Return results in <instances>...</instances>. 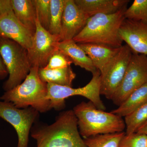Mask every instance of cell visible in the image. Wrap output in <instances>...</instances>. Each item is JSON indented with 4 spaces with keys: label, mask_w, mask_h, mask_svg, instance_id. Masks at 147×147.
Here are the masks:
<instances>
[{
    "label": "cell",
    "mask_w": 147,
    "mask_h": 147,
    "mask_svg": "<svg viewBox=\"0 0 147 147\" xmlns=\"http://www.w3.org/2000/svg\"><path fill=\"white\" fill-rule=\"evenodd\" d=\"M0 56L8 73V79L3 86L6 92L21 84L29 74L31 67L28 50L11 40L0 38Z\"/></svg>",
    "instance_id": "5"
},
{
    "label": "cell",
    "mask_w": 147,
    "mask_h": 147,
    "mask_svg": "<svg viewBox=\"0 0 147 147\" xmlns=\"http://www.w3.org/2000/svg\"><path fill=\"white\" fill-rule=\"evenodd\" d=\"M34 34L18 20L12 9L0 16V38L11 40L28 50L31 47Z\"/></svg>",
    "instance_id": "11"
},
{
    "label": "cell",
    "mask_w": 147,
    "mask_h": 147,
    "mask_svg": "<svg viewBox=\"0 0 147 147\" xmlns=\"http://www.w3.org/2000/svg\"><path fill=\"white\" fill-rule=\"evenodd\" d=\"M60 35L53 34L42 26L37 17L36 29L31 47L28 50L31 67L44 68L58 50Z\"/></svg>",
    "instance_id": "10"
},
{
    "label": "cell",
    "mask_w": 147,
    "mask_h": 147,
    "mask_svg": "<svg viewBox=\"0 0 147 147\" xmlns=\"http://www.w3.org/2000/svg\"><path fill=\"white\" fill-rule=\"evenodd\" d=\"M90 18L77 6L74 0H65L62 18L61 41L73 39L83 30Z\"/></svg>",
    "instance_id": "12"
},
{
    "label": "cell",
    "mask_w": 147,
    "mask_h": 147,
    "mask_svg": "<svg viewBox=\"0 0 147 147\" xmlns=\"http://www.w3.org/2000/svg\"><path fill=\"white\" fill-rule=\"evenodd\" d=\"M119 34L133 53L147 56V24L125 19Z\"/></svg>",
    "instance_id": "13"
},
{
    "label": "cell",
    "mask_w": 147,
    "mask_h": 147,
    "mask_svg": "<svg viewBox=\"0 0 147 147\" xmlns=\"http://www.w3.org/2000/svg\"><path fill=\"white\" fill-rule=\"evenodd\" d=\"M127 6L112 14H98L89 18L86 26L73 40L78 44L94 43L115 48L122 46L119 34L122 24L125 20Z\"/></svg>",
    "instance_id": "2"
},
{
    "label": "cell",
    "mask_w": 147,
    "mask_h": 147,
    "mask_svg": "<svg viewBox=\"0 0 147 147\" xmlns=\"http://www.w3.org/2000/svg\"><path fill=\"white\" fill-rule=\"evenodd\" d=\"M147 102V83L135 90L121 104L111 113L124 117Z\"/></svg>",
    "instance_id": "19"
},
{
    "label": "cell",
    "mask_w": 147,
    "mask_h": 147,
    "mask_svg": "<svg viewBox=\"0 0 147 147\" xmlns=\"http://www.w3.org/2000/svg\"><path fill=\"white\" fill-rule=\"evenodd\" d=\"M77 6L90 17L98 14L115 13L127 5L128 0H74Z\"/></svg>",
    "instance_id": "14"
},
{
    "label": "cell",
    "mask_w": 147,
    "mask_h": 147,
    "mask_svg": "<svg viewBox=\"0 0 147 147\" xmlns=\"http://www.w3.org/2000/svg\"><path fill=\"white\" fill-rule=\"evenodd\" d=\"M40 113L32 107L16 108L10 102L0 100V118L12 125L18 136L17 147H28L29 134L39 120Z\"/></svg>",
    "instance_id": "7"
},
{
    "label": "cell",
    "mask_w": 147,
    "mask_h": 147,
    "mask_svg": "<svg viewBox=\"0 0 147 147\" xmlns=\"http://www.w3.org/2000/svg\"><path fill=\"white\" fill-rule=\"evenodd\" d=\"M125 134V132L123 131L100 134L84 139L88 147H118L120 141Z\"/></svg>",
    "instance_id": "21"
},
{
    "label": "cell",
    "mask_w": 147,
    "mask_h": 147,
    "mask_svg": "<svg viewBox=\"0 0 147 147\" xmlns=\"http://www.w3.org/2000/svg\"><path fill=\"white\" fill-rule=\"evenodd\" d=\"M136 132L147 135V121L138 129Z\"/></svg>",
    "instance_id": "29"
},
{
    "label": "cell",
    "mask_w": 147,
    "mask_h": 147,
    "mask_svg": "<svg viewBox=\"0 0 147 147\" xmlns=\"http://www.w3.org/2000/svg\"><path fill=\"white\" fill-rule=\"evenodd\" d=\"M16 18L25 26L35 33L37 14L33 0H11Z\"/></svg>",
    "instance_id": "17"
},
{
    "label": "cell",
    "mask_w": 147,
    "mask_h": 147,
    "mask_svg": "<svg viewBox=\"0 0 147 147\" xmlns=\"http://www.w3.org/2000/svg\"><path fill=\"white\" fill-rule=\"evenodd\" d=\"M92 75L89 83L85 86L77 88L47 83V98L50 100L52 109L57 111L63 110L65 107L66 98L80 96L88 99L98 109L105 110V105L100 98V71L97 70Z\"/></svg>",
    "instance_id": "6"
},
{
    "label": "cell",
    "mask_w": 147,
    "mask_h": 147,
    "mask_svg": "<svg viewBox=\"0 0 147 147\" xmlns=\"http://www.w3.org/2000/svg\"><path fill=\"white\" fill-rule=\"evenodd\" d=\"M58 49L68 56L75 65L79 66L92 74L98 70L86 52L73 39L59 42Z\"/></svg>",
    "instance_id": "16"
},
{
    "label": "cell",
    "mask_w": 147,
    "mask_h": 147,
    "mask_svg": "<svg viewBox=\"0 0 147 147\" xmlns=\"http://www.w3.org/2000/svg\"><path fill=\"white\" fill-rule=\"evenodd\" d=\"M11 10V0H0V16Z\"/></svg>",
    "instance_id": "27"
},
{
    "label": "cell",
    "mask_w": 147,
    "mask_h": 147,
    "mask_svg": "<svg viewBox=\"0 0 147 147\" xmlns=\"http://www.w3.org/2000/svg\"><path fill=\"white\" fill-rule=\"evenodd\" d=\"M36 147H88L79 133L73 110L61 112L52 124L38 121L31 129Z\"/></svg>",
    "instance_id": "1"
},
{
    "label": "cell",
    "mask_w": 147,
    "mask_h": 147,
    "mask_svg": "<svg viewBox=\"0 0 147 147\" xmlns=\"http://www.w3.org/2000/svg\"><path fill=\"white\" fill-rule=\"evenodd\" d=\"M72 110L77 119L79 133L84 139L123 132L125 129L123 117L98 109L91 101L80 102Z\"/></svg>",
    "instance_id": "3"
},
{
    "label": "cell",
    "mask_w": 147,
    "mask_h": 147,
    "mask_svg": "<svg viewBox=\"0 0 147 147\" xmlns=\"http://www.w3.org/2000/svg\"><path fill=\"white\" fill-rule=\"evenodd\" d=\"M91 60L96 69L102 72L105 66L119 53L121 47L94 43L78 44Z\"/></svg>",
    "instance_id": "15"
},
{
    "label": "cell",
    "mask_w": 147,
    "mask_h": 147,
    "mask_svg": "<svg viewBox=\"0 0 147 147\" xmlns=\"http://www.w3.org/2000/svg\"><path fill=\"white\" fill-rule=\"evenodd\" d=\"M8 75L7 69L0 56V80L4 79Z\"/></svg>",
    "instance_id": "28"
},
{
    "label": "cell",
    "mask_w": 147,
    "mask_h": 147,
    "mask_svg": "<svg viewBox=\"0 0 147 147\" xmlns=\"http://www.w3.org/2000/svg\"><path fill=\"white\" fill-rule=\"evenodd\" d=\"M147 83V56L133 53L123 80L111 100L119 106L135 90Z\"/></svg>",
    "instance_id": "9"
},
{
    "label": "cell",
    "mask_w": 147,
    "mask_h": 147,
    "mask_svg": "<svg viewBox=\"0 0 147 147\" xmlns=\"http://www.w3.org/2000/svg\"><path fill=\"white\" fill-rule=\"evenodd\" d=\"M38 75L41 80L47 84L70 87H72V83L76 76L70 66L56 69L39 68Z\"/></svg>",
    "instance_id": "18"
},
{
    "label": "cell",
    "mask_w": 147,
    "mask_h": 147,
    "mask_svg": "<svg viewBox=\"0 0 147 147\" xmlns=\"http://www.w3.org/2000/svg\"><path fill=\"white\" fill-rule=\"evenodd\" d=\"M37 67H32L28 76L21 84L6 91L0 100L10 102L18 108L32 107L40 113L52 109L47 98V83L40 78Z\"/></svg>",
    "instance_id": "4"
},
{
    "label": "cell",
    "mask_w": 147,
    "mask_h": 147,
    "mask_svg": "<svg viewBox=\"0 0 147 147\" xmlns=\"http://www.w3.org/2000/svg\"><path fill=\"white\" fill-rule=\"evenodd\" d=\"M72 63L68 56L58 49L51 56L47 65L44 68L49 69L64 68L70 66Z\"/></svg>",
    "instance_id": "26"
},
{
    "label": "cell",
    "mask_w": 147,
    "mask_h": 147,
    "mask_svg": "<svg viewBox=\"0 0 147 147\" xmlns=\"http://www.w3.org/2000/svg\"><path fill=\"white\" fill-rule=\"evenodd\" d=\"M65 0H50V21L48 31L60 35L62 18Z\"/></svg>",
    "instance_id": "22"
},
{
    "label": "cell",
    "mask_w": 147,
    "mask_h": 147,
    "mask_svg": "<svg viewBox=\"0 0 147 147\" xmlns=\"http://www.w3.org/2000/svg\"><path fill=\"white\" fill-rule=\"evenodd\" d=\"M124 16L125 19L147 24V0H134Z\"/></svg>",
    "instance_id": "23"
},
{
    "label": "cell",
    "mask_w": 147,
    "mask_h": 147,
    "mask_svg": "<svg viewBox=\"0 0 147 147\" xmlns=\"http://www.w3.org/2000/svg\"><path fill=\"white\" fill-rule=\"evenodd\" d=\"M118 147H147V135L135 132L122 137Z\"/></svg>",
    "instance_id": "25"
},
{
    "label": "cell",
    "mask_w": 147,
    "mask_h": 147,
    "mask_svg": "<svg viewBox=\"0 0 147 147\" xmlns=\"http://www.w3.org/2000/svg\"><path fill=\"white\" fill-rule=\"evenodd\" d=\"M132 54L128 45H122L105 66L100 72V95L111 100L123 80Z\"/></svg>",
    "instance_id": "8"
},
{
    "label": "cell",
    "mask_w": 147,
    "mask_h": 147,
    "mask_svg": "<svg viewBox=\"0 0 147 147\" xmlns=\"http://www.w3.org/2000/svg\"><path fill=\"white\" fill-rule=\"evenodd\" d=\"M33 1L40 23L48 31L50 21V0H33Z\"/></svg>",
    "instance_id": "24"
},
{
    "label": "cell",
    "mask_w": 147,
    "mask_h": 147,
    "mask_svg": "<svg viewBox=\"0 0 147 147\" xmlns=\"http://www.w3.org/2000/svg\"><path fill=\"white\" fill-rule=\"evenodd\" d=\"M125 134L137 132L138 129L147 121V102L124 117Z\"/></svg>",
    "instance_id": "20"
}]
</instances>
